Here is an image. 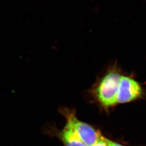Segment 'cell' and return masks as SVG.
<instances>
[{
	"label": "cell",
	"mask_w": 146,
	"mask_h": 146,
	"mask_svg": "<svg viewBox=\"0 0 146 146\" xmlns=\"http://www.w3.org/2000/svg\"><path fill=\"white\" fill-rule=\"evenodd\" d=\"M122 75L115 68L110 69L95 84L93 93L98 102L106 108L117 104V96Z\"/></svg>",
	"instance_id": "6da1fadb"
},
{
	"label": "cell",
	"mask_w": 146,
	"mask_h": 146,
	"mask_svg": "<svg viewBox=\"0 0 146 146\" xmlns=\"http://www.w3.org/2000/svg\"><path fill=\"white\" fill-rule=\"evenodd\" d=\"M60 110L66 122L72 125L80 140L87 146L94 145L101 135L99 131L88 123L78 120L74 110L62 108Z\"/></svg>",
	"instance_id": "7a4b0ae2"
},
{
	"label": "cell",
	"mask_w": 146,
	"mask_h": 146,
	"mask_svg": "<svg viewBox=\"0 0 146 146\" xmlns=\"http://www.w3.org/2000/svg\"><path fill=\"white\" fill-rule=\"evenodd\" d=\"M143 94L140 84L129 76H122L117 96V104L130 102L140 98Z\"/></svg>",
	"instance_id": "3957f363"
},
{
	"label": "cell",
	"mask_w": 146,
	"mask_h": 146,
	"mask_svg": "<svg viewBox=\"0 0 146 146\" xmlns=\"http://www.w3.org/2000/svg\"><path fill=\"white\" fill-rule=\"evenodd\" d=\"M57 136L64 146H87L80 140L72 125L67 122L62 131L58 132Z\"/></svg>",
	"instance_id": "277c9868"
},
{
	"label": "cell",
	"mask_w": 146,
	"mask_h": 146,
	"mask_svg": "<svg viewBox=\"0 0 146 146\" xmlns=\"http://www.w3.org/2000/svg\"><path fill=\"white\" fill-rule=\"evenodd\" d=\"M108 139L101 135L98 140L92 146H110Z\"/></svg>",
	"instance_id": "5b68a950"
},
{
	"label": "cell",
	"mask_w": 146,
	"mask_h": 146,
	"mask_svg": "<svg viewBox=\"0 0 146 146\" xmlns=\"http://www.w3.org/2000/svg\"><path fill=\"white\" fill-rule=\"evenodd\" d=\"M108 142H109L110 146H124L119 143H117L114 141H111L110 140H108Z\"/></svg>",
	"instance_id": "8992f818"
}]
</instances>
